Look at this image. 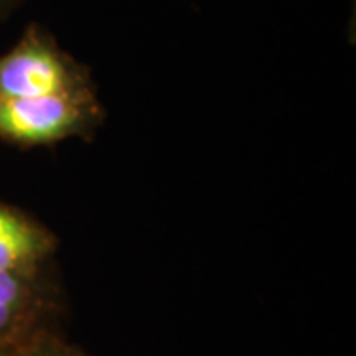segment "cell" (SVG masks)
Wrapping results in <instances>:
<instances>
[{
  "mask_svg": "<svg viewBox=\"0 0 356 356\" xmlns=\"http://www.w3.org/2000/svg\"><path fill=\"white\" fill-rule=\"evenodd\" d=\"M93 89L88 67L64 51L46 28L30 24L0 56V99H36Z\"/></svg>",
  "mask_w": 356,
  "mask_h": 356,
  "instance_id": "cell-1",
  "label": "cell"
},
{
  "mask_svg": "<svg viewBox=\"0 0 356 356\" xmlns=\"http://www.w3.org/2000/svg\"><path fill=\"white\" fill-rule=\"evenodd\" d=\"M102 119L95 89L36 99H0V140L18 147L54 145L86 137Z\"/></svg>",
  "mask_w": 356,
  "mask_h": 356,
  "instance_id": "cell-2",
  "label": "cell"
},
{
  "mask_svg": "<svg viewBox=\"0 0 356 356\" xmlns=\"http://www.w3.org/2000/svg\"><path fill=\"white\" fill-rule=\"evenodd\" d=\"M44 271H0V350H13L48 329L56 295Z\"/></svg>",
  "mask_w": 356,
  "mask_h": 356,
  "instance_id": "cell-3",
  "label": "cell"
},
{
  "mask_svg": "<svg viewBox=\"0 0 356 356\" xmlns=\"http://www.w3.org/2000/svg\"><path fill=\"white\" fill-rule=\"evenodd\" d=\"M56 236L22 210L0 202V271H42L56 252Z\"/></svg>",
  "mask_w": 356,
  "mask_h": 356,
  "instance_id": "cell-4",
  "label": "cell"
},
{
  "mask_svg": "<svg viewBox=\"0 0 356 356\" xmlns=\"http://www.w3.org/2000/svg\"><path fill=\"white\" fill-rule=\"evenodd\" d=\"M10 356H76V348L65 344L64 339L50 329H44L30 337L26 343L18 344Z\"/></svg>",
  "mask_w": 356,
  "mask_h": 356,
  "instance_id": "cell-5",
  "label": "cell"
},
{
  "mask_svg": "<svg viewBox=\"0 0 356 356\" xmlns=\"http://www.w3.org/2000/svg\"><path fill=\"white\" fill-rule=\"evenodd\" d=\"M18 4H20V0H0V16L8 14Z\"/></svg>",
  "mask_w": 356,
  "mask_h": 356,
  "instance_id": "cell-6",
  "label": "cell"
},
{
  "mask_svg": "<svg viewBox=\"0 0 356 356\" xmlns=\"http://www.w3.org/2000/svg\"><path fill=\"white\" fill-rule=\"evenodd\" d=\"M13 350H0V356H10V353H13Z\"/></svg>",
  "mask_w": 356,
  "mask_h": 356,
  "instance_id": "cell-7",
  "label": "cell"
},
{
  "mask_svg": "<svg viewBox=\"0 0 356 356\" xmlns=\"http://www.w3.org/2000/svg\"><path fill=\"white\" fill-rule=\"evenodd\" d=\"M76 356H86V355H81V353H79V350H76Z\"/></svg>",
  "mask_w": 356,
  "mask_h": 356,
  "instance_id": "cell-8",
  "label": "cell"
}]
</instances>
